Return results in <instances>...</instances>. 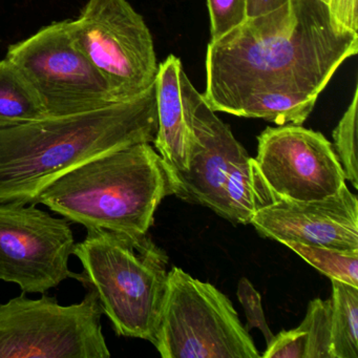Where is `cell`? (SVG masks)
Returning a JSON list of instances; mask_svg holds the SVG:
<instances>
[{
	"label": "cell",
	"instance_id": "obj_1",
	"mask_svg": "<svg viewBox=\"0 0 358 358\" xmlns=\"http://www.w3.org/2000/svg\"><path fill=\"white\" fill-rule=\"evenodd\" d=\"M357 52L358 33L339 28L324 1L287 0L209 43L203 98L215 112L301 125Z\"/></svg>",
	"mask_w": 358,
	"mask_h": 358
},
{
	"label": "cell",
	"instance_id": "obj_2",
	"mask_svg": "<svg viewBox=\"0 0 358 358\" xmlns=\"http://www.w3.org/2000/svg\"><path fill=\"white\" fill-rule=\"evenodd\" d=\"M158 133L156 85L129 99L0 129V204H32L74 167Z\"/></svg>",
	"mask_w": 358,
	"mask_h": 358
},
{
	"label": "cell",
	"instance_id": "obj_3",
	"mask_svg": "<svg viewBox=\"0 0 358 358\" xmlns=\"http://www.w3.org/2000/svg\"><path fill=\"white\" fill-rule=\"evenodd\" d=\"M175 180L150 143L87 161L54 180L32 204H43L85 228L145 234Z\"/></svg>",
	"mask_w": 358,
	"mask_h": 358
},
{
	"label": "cell",
	"instance_id": "obj_4",
	"mask_svg": "<svg viewBox=\"0 0 358 358\" xmlns=\"http://www.w3.org/2000/svg\"><path fill=\"white\" fill-rule=\"evenodd\" d=\"M74 253L80 282L95 291L119 336L152 343L167 287L169 257L145 234L87 228Z\"/></svg>",
	"mask_w": 358,
	"mask_h": 358
},
{
	"label": "cell",
	"instance_id": "obj_5",
	"mask_svg": "<svg viewBox=\"0 0 358 358\" xmlns=\"http://www.w3.org/2000/svg\"><path fill=\"white\" fill-rule=\"evenodd\" d=\"M163 358H259L230 299L179 267L167 275L152 341Z\"/></svg>",
	"mask_w": 358,
	"mask_h": 358
},
{
	"label": "cell",
	"instance_id": "obj_6",
	"mask_svg": "<svg viewBox=\"0 0 358 358\" xmlns=\"http://www.w3.org/2000/svg\"><path fill=\"white\" fill-rule=\"evenodd\" d=\"M101 306L89 289L83 301L62 306L26 293L0 303V358H108Z\"/></svg>",
	"mask_w": 358,
	"mask_h": 358
},
{
	"label": "cell",
	"instance_id": "obj_7",
	"mask_svg": "<svg viewBox=\"0 0 358 358\" xmlns=\"http://www.w3.org/2000/svg\"><path fill=\"white\" fill-rule=\"evenodd\" d=\"M69 24L77 47L118 99L136 97L155 85L159 64L154 41L127 0H89Z\"/></svg>",
	"mask_w": 358,
	"mask_h": 358
},
{
	"label": "cell",
	"instance_id": "obj_8",
	"mask_svg": "<svg viewBox=\"0 0 358 358\" xmlns=\"http://www.w3.org/2000/svg\"><path fill=\"white\" fill-rule=\"evenodd\" d=\"M70 20L54 22L10 45L11 60L43 98L50 116L74 114L121 101L77 47Z\"/></svg>",
	"mask_w": 358,
	"mask_h": 358
},
{
	"label": "cell",
	"instance_id": "obj_9",
	"mask_svg": "<svg viewBox=\"0 0 358 358\" xmlns=\"http://www.w3.org/2000/svg\"><path fill=\"white\" fill-rule=\"evenodd\" d=\"M74 234L68 220L55 217L36 205L0 204V280L13 282L22 293L45 294L68 278Z\"/></svg>",
	"mask_w": 358,
	"mask_h": 358
},
{
	"label": "cell",
	"instance_id": "obj_10",
	"mask_svg": "<svg viewBox=\"0 0 358 358\" xmlns=\"http://www.w3.org/2000/svg\"><path fill=\"white\" fill-rule=\"evenodd\" d=\"M257 142L255 164L272 203L322 200L345 185L334 148L320 131L278 125L267 127Z\"/></svg>",
	"mask_w": 358,
	"mask_h": 358
},
{
	"label": "cell",
	"instance_id": "obj_11",
	"mask_svg": "<svg viewBox=\"0 0 358 358\" xmlns=\"http://www.w3.org/2000/svg\"><path fill=\"white\" fill-rule=\"evenodd\" d=\"M184 113L194 133L192 155L185 173L176 178L173 194L202 205L230 221L226 182L234 163L247 152L231 129L209 108L184 70L180 76Z\"/></svg>",
	"mask_w": 358,
	"mask_h": 358
},
{
	"label": "cell",
	"instance_id": "obj_12",
	"mask_svg": "<svg viewBox=\"0 0 358 358\" xmlns=\"http://www.w3.org/2000/svg\"><path fill=\"white\" fill-rule=\"evenodd\" d=\"M257 234L276 242H297L358 250V200L347 185L322 200H280L250 221Z\"/></svg>",
	"mask_w": 358,
	"mask_h": 358
},
{
	"label": "cell",
	"instance_id": "obj_13",
	"mask_svg": "<svg viewBox=\"0 0 358 358\" xmlns=\"http://www.w3.org/2000/svg\"><path fill=\"white\" fill-rule=\"evenodd\" d=\"M182 70L181 60L177 56L169 55L159 64L155 83L158 110V133L154 141L155 148L175 182L178 176L188 169L194 143V133L184 113L181 97Z\"/></svg>",
	"mask_w": 358,
	"mask_h": 358
},
{
	"label": "cell",
	"instance_id": "obj_14",
	"mask_svg": "<svg viewBox=\"0 0 358 358\" xmlns=\"http://www.w3.org/2000/svg\"><path fill=\"white\" fill-rule=\"evenodd\" d=\"M48 116L43 98L22 71L8 58L0 60V129Z\"/></svg>",
	"mask_w": 358,
	"mask_h": 358
},
{
	"label": "cell",
	"instance_id": "obj_15",
	"mask_svg": "<svg viewBox=\"0 0 358 358\" xmlns=\"http://www.w3.org/2000/svg\"><path fill=\"white\" fill-rule=\"evenodd\" d=\"M331 282L332 358H358V288L339 280Z\"/></svg>",
	"mask_w": 358,
	"mask_h": 358
},
{
	"label": "cell",
	"instance_id": "obj_16",
	"mask_svg": "<svg viewBox=\"0 0 358 358\" xmlns=\"http://www.w3.org/2000/svg\"><path fill=\"white\" fill-rule=\"evenodd\" d=\"M226 198L230 211V222L250 224L251 219L261 209L257 196V167L255 158L247 152L232 165L226 182Z\"/></svg>",
	"mask_w": 358,
	"mask_h": 358
},
{
	"label": "cell",
	"instance_id": "obj_17",
	"mask_svg": "<svg viewBox=\"0 0 358 358\" xmlns=\"http://www.w3.org/2000/svg\"><path fill=\"white\" fill-rule=\"evenodd\" d=\"M284 245L330 280L358 288V250H339L297 242H285Z\"/></svg>",
	"mask_w": 358,
	"mask_h": 358
},
{
	"label": "cell",
	"instance_id": "obj_18",
	"mask_svg": "<svg viewBox=\"0 0 358 358\" xmlns=\"http://www.w3.org/2000/svg\"><path fill=\"white\" fill-rule=\"evenodd\" d=\"M357 104L358 87L356 85L351 103L333 131L335 154L343 167L345 180L351 182L356 189L358 188Z\"/></svg>",
	"mask_w": 358,
	"mask_h": 358
},
{
	"label": "cell",
	"instance_id": "obj_19",
	"mask_svg": "<svg viewBox=\"0 0 358 358\" xmlns=\"http://www.w3.org/2000/svg\"><path fill=\"white\" fill-rule=\"evenodd\" d=\"M297 328L305 334V358H332L331 299L310 301L305 318Z\"/></svg>",
	"mask_w": 358,
	"mask_h": 358
},
{
	"label": "cell",
	"instance_id": "obj_20",
	"mask_svg": "<svg viewBox=\"0 0 358 358\" xmlns=\"http://www.w3.org/2000/svg\"><path fill=\"white\" fill-rule=\"evenodd\" d=\"M210 17V41L242 24L248 16V0H207Z\"/></svg>",
	"mask_w": 358,
	"mask_h": 358
},
{
	"label": "cell",
	"instance_id": "obj_21",
	"mask_svg": "<svg viewBox=\"0 0 358 358\" xmlns=\"http://www.w3.org/2000/svg\"><path fill=\"white\" fill-rule=\"evenodd\" d=\"M238 297L246 314L247 324L245 329L248 332L251 329H259L263 333L266 343H269L274 335L266 320L263 306H262L261 295L247 278H241L238 282Z\"/></svg>",
	"mask_w": 358,
	"mask_h": 358
},
{
	"label": "cell",
	"instance_id": "obj_22",
	"mask_svg": "<svg viewBox=\"0 0 358 358\" xmlns=\"http://www.w3.org/2000/svg\"><path fill=\"white\" fill-rule=\"evenodd\" d=\"M306 337L299 328L280 331L274 335L263 358H305Z\"/></svg>",
	"mask_w": 358,
	"mask_h": 358
},
{
	"label": "cell",
	"instance_id": "obj_23",
	"mask_svg": "<svg viewBox=\"0 0 358 358\" xmlns=\"http://www.w3.org/2000/svg\"><path fill=\"white\" fill-rule=\"evenodd\" d=\"M328 6L333 22L345 30L358 33V0H322Z\"/></svg>",
	"mask_w": 358,
	"mask_h": 358
}]
</instances>
